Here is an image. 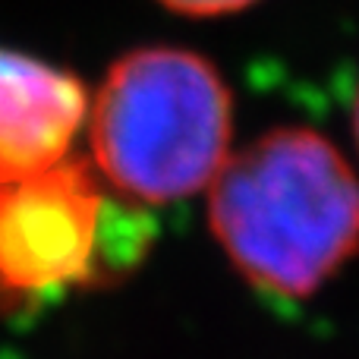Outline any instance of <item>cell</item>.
Here are the masks:
<instances>
[{"label": "cell", "mask_w": 359, "mask_h": 359, "mask_svg": "<svg viewBox=\"0 0 359 359\" xmlns=\"http://www.w3.org/2000/svg\"><path fill=\"white\" fill-rule=\"evenodd\" d=\"M205 192L215 243L265 297L309 299L359 255V170L316 126L233 149Z\"/></svg>", "instance_id": "cell-1"}, {"label": "cell", "mask_w": 359, "mask_h": 359, "mask_svg": "<svg viewBox=\"0 0 359 359\" xmlns=\"http://www.w3.org/2000/svg\"><path fill=\"white\" fill-rule=\"evenodd\" d=\"M92 164L133 205H170L211 186L230 158L233 95L202 54L155 44L111 63L88 98Z\"/></svg>", "instance_id": "cell-2"}, {"label": "cell", "mask_w": 359, "mask_h": 359, "mask_svg": "<svg viewBox=\"0 0 359 359\" xmlns=\"http://www.w3.org/2000/svg\"><path fill=\"white\" fill-rule=\"evenodd\" d=\"M149 217L117 196L92 161L0 186V303H48L117 280L142 259Z\"/></svg>", "instance_id": "cell-3"}, {"label": "cell", "mask_w": 359, "mask_h": 359, "mask_svg": "<svg viewBox=\"0 0 359 359\" xmlns=\"http://www.w3.org/2000/svg\"><path fill=\"white\" fill-rule=\"evenodd\" d=\"M88 117V92L48 60L0 48V186L69 158Z\"/></svg>", "instance_id": "cell-4"}, {"label": "cell", "mask_w": 359, "mask_h": 359, "mask_svg": "<svg viewBox=\"0 0 359 359\" xmlns=\"http://www.w3.org/2000/svg\"><path fill=\"white\" fill-rule=\"evenodd\" d=\"M161 6L180 13V16H196V19H215V16H233L259 0H158Z\"/></svg>", "instance_id": "cell-5"}, {"label": "cell", "mask_w": 359, "mask_h": 359, "mask_svg": "<svg viewBox=\"0 0 359 359\" xmlns=\"http://www.w3.org/2000/svg\"><path fill=\"white\" fill-rule=\"evenodd\" d=\"M350 130H353V145H356V155H359V88H356L353 107H350Z\"/></svg>", "instance_id": "cell-6"}]
</instances>
